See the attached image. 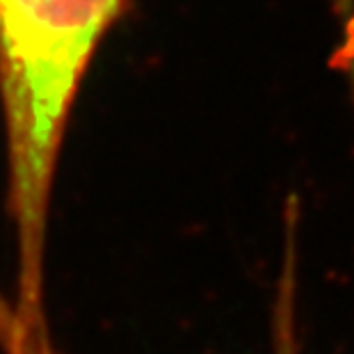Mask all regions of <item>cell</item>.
Here are the masks:
<instances>
[{"instance_id": "6da1fadb", "label": "cell", "mask_w": 354, "mask_h": 354, "mask_svg": "<svg viewBox=\"0 0 354 354\" xmlns=\"http://www.w3.org/2000/svg\"><path fill=\"white\" fill-rule=\"evenodd\" d=\"M126 0H0V103L5 115L10 190L17 231L19 322L48 329L44 252L59 145L96 46Z\"/></svg>"}, {"instance_id": "7a4b0ae2", "label": "cell", "mask_w": 354, "mask_h": 354, "mask_svg": "<svg viewBox=\"0 0 354 354\" xmlns=\"http://www.w3.org/2000/svg\"><path fill=\"white\" fill-rule=\"evenodd\" d=\"M283 256L272 302V354H299L297 334V220L288 217L283 229Z\"/></svg>"}, {"instance_id": "3957f363", "label": "cell", "mask_w": 354, "mask_h": 354, "mask_svg": "<svg viewBox=\"0 0 354 354\" xmlns=\"http://www.w3.org/2000/svg\"><path fill=\"white\" fill-rule=\"evenodd\" d=\"M0 350L3 354H24L26 336L21 331L17 308L0 292Z\"/></svg>"}, {"instance_id": "277c9868", "label": "cell", "mask_w": 354, "mask_h": 354, "mask_svg": "<svg viewBox=\"0 0 354 354\" xmlns=\"http://www.w3.org/2000/svg\"><path fill=\"white\" fill-rule=\"evenodd\" d=\"M348 62H345V71H348V78H350V92H352V105H354V44L348 46Z\"/></svg>"}, {"instance_id": "5b68a950", "label": "cell", "mask_w": 354, "mask_h": 354, "mask_svg": "<svg viewBox=\"0 0 354 354\" xmlns=\"http://www.w3.org/2000/svg\"><path fill=\"white\" fill-rule=\"evenodd\" d=\"M26 354H55V350L53 352H26Z\"/></svg>"}]
</instances>
